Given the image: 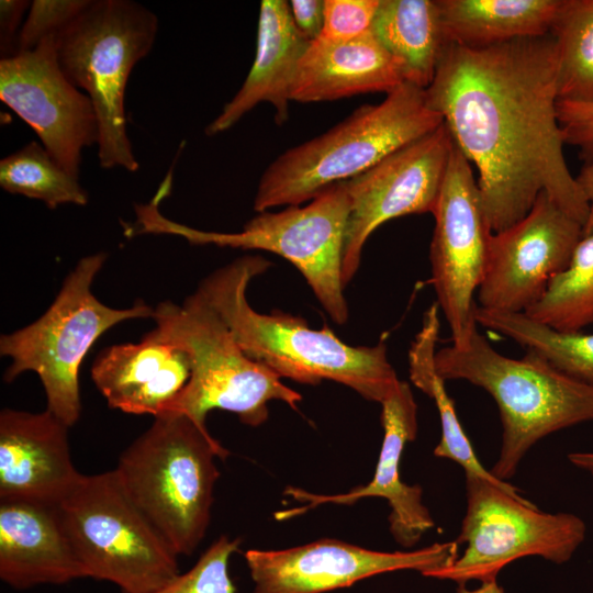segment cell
Returning <instances> with one entry per match:
<instances>
[{
  "mask_svg": "<svg viewBox=\"0 0 593 593\" xmlns=\"http://www.w3.org/2000/svg\"><path fill=\"white\" fill-rule=\"evenodd\" d=\"M435 369L446 380H465L495 401L502 444L491 473L512 478L527 451L546 436L593 421V387L564 374L544 357L526 350L522 358L497 353L479 332L465 348H441Z\"/></svg>",
  "mask_w": 593,
  "mask_h": 593,
  "instance_id": "5",
  "label": "cell"
},
{
  "mask_svg": "<svg viewBox=\"0 0 593 593\" xmlns=\"http://www.w3.org/2000/svg\"><path fill=\"white\" fill-rule=\"evenodd\" d=\"M0 186L12 194L43 201L47 208L86 205L88 193L42 144L31 142L0 160Z\"/></svg>",
  "mask_w": 593,
  "mask_h": 593,
  "instance_id": "29",
  "label": "cell"
},
{
  "mask_svg": "<svg viewBox=\"0 0 593 593\" xmlns=\"http://www.w3.org/2000/svg\"><path fill=\"white\" fill-rule=\"evenodd\" d=\"M289 7L299 31L310 42L317 40L324 24V0H292Z\"/></svg>",
  "mask_w": 593,
  "mask_h": 593,
  "instance_id": "35",
  "label": "cell"
},
{
  "mask_svg": "<svg viewBox=\"0 0 593 593\" xmlns=\"http://www.w3.org/2000/svg\"><path fill=\"white\" fill-rule=\"evenodd\" d=\"M86 578L153 593L180 572L178 555L131 501L114 470L82 474L57 504Z\"/></svg>",
  "mask_w": 593,
  "mask_h": 593,
  "instance_id": "10",
  "label": "cell"
},
{
  "mask_svg": "<svg viewBox=\"0 0 593 593\" xmlns=\"http://www.w3.org/2000/svg\"><path fill=\"white\" fill-rule=\"evenodd\" d=\"M456 593H504L497 581L482 582L477 589H468L466 584H459Z\"/></svg>",
  "mask_w": 593,
  "mask_h": 593,
  "instance_id": "38",
  "label": "cell"
},
{
  "mask_svg": "<svg viewBox=\"0 0 593 593\" xmlns=\"http://www.w3.org/2000/svg\"><path fill=\"white\" fill-rule=\"evenodd\" d=\"M568 460L577 468L593 477V452L578 451L568 455Z\"/></svg>",
  "mask_w": 593,
  "mask_h": 593,
  "instance_id": "37",
  "label": "cell"
},
{
  "mask_svg": "<svg viewBox=\"0 0 593 593\" xmlns=\"http://www.w3.org/2000/svg\"><path fill=\"white\" fill-rule=\"evenodd\" d=\"M68 428L47 409L0 412V501L60 503L81 475Z\"/></svg>",
  "mask_w": 593,
  "mask_h": 593,
  "instance_id": "18",
  "label": "cell"
},
{
  "mask_svg": "<svg viewBox=\"0 0 593 593\" xmlns=\"http://www.w3.org/2000/svg\"><path fill=\"white\" fill-rule=\"evenodd\" d=\"M438 305L434 303L424 314L423 325L409 351L410 378L415 387L434 400L438 410L441 436L434 455L455 461L467 474H474L496 484L508 482L495 478L479 461L462 428L445 380L435 369L436 345L439 335Z\"/></svg>",
  "mask_w": 593,
  "mask_h": 593,
  "instance_id": "25",
  "label": "cell"
},
{
  "mask_svg": "<svg viewBox=\"0 0 593 593\" xmlns=\"http://www.w3.org/2000/svg\"><path fill=\"white\" fill-rule=\"evenodd\" d=\"M0 100L68 174L79 177L82 149L98 145V120L90 98L61 70L55 35L0 59Z\"/></svg>",
  "mask_w": 593,
  "mask_h": 593,
  "instance_id": "15",
  "label": "cell"
},
{
  "mask_svg": "<svg viewBox=\"0 0 593 593\" xmlns=\"http://www.w3.org/2000/svg\"><path fill=\"white\" fill-rule=\"evenodd\" d=\"M433 215L432 283L452 345L465 348L478 332L474 293L484 275L493 232L472 165L455 143Z\"/></svg>",
  "mask_w": 593,
  "mask_h": 593,
  "instance_id": "12",
  "label": "cell"
},
{
  "mask_svg": "<svg viewBox=\"0 0 593 593\" xmlns=\"http://www.w3.org/2000/svg\"><path fill=\"white\" fill-rule=\"evenodd\" d=\"M562 0H437L445 42L483 47L549 34Z\"/></svg>",
  "mask_w": 593,
  "mask_h": 593,
  "instance_id": "23",
  "label": "cell"
},
{
  "mask_svg": "<svg viewBox=\"0 0 593 593\" xmlns=\"http://www.w3.org/2000/svg\"><path fill=\"white\" fill-rule=\"evenodd\" d=\"M582 237L583 225L540 192L523 219L492 234L478 305L525 313L569 266Z\"/></svg>",
  "mask_w": 593,
  "mask_h": 593,
  "instance_id": "14",
  "label": "cell"
},
{
  "mask_svg": "<svg viewBox=\"0 0 593 593\" xmlns=\"http://www.w3.org/2000/svg\"><path fill=\"white\" fill-rule=\"evenodd\" d=\"M90 0H34L21 26L18 52L33 49L43 38L56 35Z\"/></svg>",
  "mask_w": 593,
  "mask_h": 593,
  "instance_id": "31",
  "label": "cell"
},
{
  "mask_svg": "<svg viewBox=\"0 0 593 593\" xmlns=\"http://www.w3.org/2000/svg\"><path fill=\"white\" fill-rule=\"evenodd\" d=\"M558 67L550 33L483 47L443 46L427 101L475 166L493 233L523 219L540 192L585 225L589 204L563 154Z\"/></svg>",
  "mask_w": 593,
  "mask_h": 593,
  "instance_id": "1",
  "label": "cell"
},
{
  "mask_svg": "<svg viewBox=\"0 0 593 593\" xmlns=\"http://www.w3.org/2000/svg\"><path fill=\"white\" fill-rule=\"evenodd\" d=\"M157 30L156 14L138 2L90 0L55 35L61 70L94 108L98 158L104 169L139 168L127 135L125 89L134 66L152 51Z\"/></svg>",
  "mask_w": 593,
  "mask_h": 593,
  "instance_id": "6",
  "label": "cell"
},
{
  "mask_svg": "<svg viewBox=\"0 0 593 593\" xmlns=\"http://www.w3.org/2000/svg\"><path fill=\"white\" fill-rule=\"evenodd\" d=\"M477 324L544 357L564 374L593 387V334L564 333L525 313L485 310L477 305Z\"/></svg>",
  "mask_w": 593,
  "mask_h": 593,
  "instance_id": "26",
  "label": "cell"
},
{
  "mask_svg": "<svg viewBox=\"0 0 593 593\" xmlns=\"http://www.w3.org/2000/svg\"><path fill=\"white\" fill-rule=\"evenodd\" d=\"M557 115L564 144L578 147L585 163L593 161V102L558 100Z\"/></svg>",
  "mask_w": 593,
  "mask_h": 593,
  "instance_id": "33",
  "label": "cell"
},
{
  "mask_svg": "<svg viewBox=\"0 0 593 593\" xmlns=\"http://www.w3.org/2000/svg\"><path fill=\"white\" fill-rule=\"evenodd\" d=\"M371 33L401 64L405 82L429 87L445 44L437 0H380Z\"/></svg>",
  "mask_w": 593,
  "mask_h": 593,
  "instance_id": "24",
  "label": "cell"
},
{
  "mask_svg": "<svg viewBox=\"0 0 593 593\" xmlns=\"http://www.w3.org/2000/svg\"><path fill=\"white\" fill-rule=\"evenodd\" d=\"M153 318L191 361L190 380L167 413L184 414L206 426L208 413L220 409L235 413L246 425L259 426L269 416L270 401L298 410L301 394L246 356L227 325L197 291L181 305L159 303Z\"/></svg>",
  "mask_w": 593,
  "mask_h": 593,
  "instance_id": "9",
  "label": "cell"
},
{
  "mask_svg": "<svg viewBox=\"0 0 593 593\" xmlns=\"http://www.w3.org/2000/svg\"><path fill=\"white\" fill-rule=\"evenodd\" d=\"M269 267L261 256L239 257L204 278L197 292L227 325L245 355L278 377L311 385L332 380L368 401L387 399L400 380L383 340L350 346L326 326L314 329L300 316L254 310L247 288Z\"/></svg>",
  "mask_w": 593,
  "mask_h": 593,
  "instance_id": "2",
  "label": "cell"
},
{
  "mask_svg": "<svg viewBox=\"0 0 593 593\" xmlns=\"http://www.w3.org/2000/svg\"><path fill=\"white\" fill-rule=\"evenodd\" d=\"M403 82L401 64L370 31L345 42H310L298 64L290 100L307 103L389 93Z\"/></svg>",
  "mask_w": 593,
  "mask_h": 593,
  "instance_id": "22",
  "label": "cell"
},
{
  "mask_svg": "<svg viewBox=\"0 0 593 593\" xmlns=\"http://www.w3.org/2000/svg\"><path fill=\"white\" fill-rule=\"evenodd\" d=\"M458 549L457 540L410 552H384L321 539L282 550L249 549L244 556L253 593H325L400 570H416L425 577L452 563Z\"/></svg>",
  "mask_w": 593,
  "mask_h": 593,
  "instance_id": "16",
  "label": "cell"
},
{
  "mask_svg": "<svg viewBox=\"0 0 593 593\" xmlns=\"http://www.w3.org/2000/svg\"><path fill=\"white\" fill-rule=\"evenodd\" d=\"M153 424L119 457L113 469L123 490L178 556H190L210 524L220 475L215 458L228 451L206 426L180 413Z\"/></svg>",
  "mask_w": 593,
  "mask_h": 593,
  "instance_id": "4",
  "label": "cell"
},
{
  "mask_svg": "<svg viewBox=\"0 0 593 593\" xmlns=\"http://www.w3.org/2000/svg\"><path fill=\"white\" fill-rule=\"evenodd\" d=\"M467 508L457 542L462 555L425 577L467 584L494 581L511 562L538 556L561 564L583 542L584 521L571 513H547L523 497L514 485L496 484L465 473Z\"/></svg>",
  "mask_w": 593,
  "mask_h": 593,
  "instance_id": "11",
  "label": "cell"
},
{
  "mask_svg": "<svg viewBox=\"0 0 593 593\" xmlns=\"http://www.w3.org/2000/svg\"><path fill=\"white\" fill-rule=\"evenodd\" d=\"M550 34L558 51V100L593 102V0H562Z\"/></svg>",
  "mask_w": 593,
  "mask_h": 593,
  "instance_id": "28",
  "label": "cell"
},
{
  "mask_svg": "<svg viewBox=\"0 0 593 593\" xmlns=\"http://www.w3.org/2000/svg\"><path fill=\"white\" fill-rule=\"evenodd\" d=\"M525 314L564 333L581 332L593 323V234L582 237L569 266Z\"/></svg>",
  "mask_w": 593,
  "mask_h": 593,
  "instance_id": "27",
  "label": "cell"
},
{
  "mask_svg": "<svg viewBox=\"0 0 593 593\" xmlns=\"http://www.w3.org/2000/svg\"><path fill=\"white\" fill-rule=\"evenodd\" d=\"M86 578L57 505L0 501V579L16 590Z\"/></svg>",
  "mask_w": 593,
  "mask_h": 593,
  "instance_id": "20",
  "label": "cell"
},
{
  "mask_svg": "<svg viewBox=\"0 0 593 593\" xmlns=\"http://www.w3.org/2000/svg\"><path fill=\"white\" fill-rule=\"evenodd\" d=\"M589 204V215L583 227V236L593 234V161L585 163L575 177Z\"/></svg>",
  "mask_w": 593,
  "mask_h": 593,
  "instance_id": "36",
  "label": "cell"
},
{
  "mask_svg": "<svg viewBox=\"0 0 593 593\" xmlns=\"http://www.w3.org/2000/svg\"><path fill=\"white\" fill-rule=\"evenodd\" d=\"M452 143L443 123L345 181L350 212L342 268L344 288L359 268L366 242L380 225L409 214H433Z\"/></svg>",
  "mask_w": 593,
  "mask_h": 593,
  "instance_id": "13",
  "label": "cell"
},
{
  "mask_svg": "<svg viewBox=\"0 0 593 593\" xmlns=\"http://www.w3.org/2000/svg\"><path fill=\"white\" fill-rule=\"evenodd\" d=\"M191 377L187 351L158 327L138 343L102 350L91 379L111 409L157 417L170 411Z\"/></svg>",
  "mask_w": 593,
  "mask_h": 593,
  "instance_id": "19",
  "label": "cell"
},
{
  "mask_svg": "<svg viewBox=\"0 0 593 593\" xmlns=\"http://www.w3.org/2000/svg\"><path fill=\"white\" fill-rule=\"evenodd\" d=\"M163 195L136 206L139 233L172 234L191 244L260 249L289 260L336 324L349 316L342 280L350 201L344 182L335 183L304 206L260 212L239 233L203 232L175 223L158 211ZM135 224V225H136Z\"/></svg>",
  "mask_w": 593,
  "mask_h": 593,
  "instance_id": "7",
  "label": "cell"
},
{
  "mask_svg": "<svg viewBox=\"0 0 593 593\" xmlns=\"http://www.w3.org/2000/svg\"><path fill=\"white\" fill-rule=\"evenodd\" d=\"M380 0H324V24L317 40L345 42L371 31Z\"/></svg>",
  "mask_w": 593,
  "mask_h": 593,
  "instance_id": "32",
  "label": "cell"
},
{
  "mask_svg": "<svg viewBox=\"0 0 593 593\" xmlns=\"http://www.w3.org/2000/svg\"><path fill=\"white\" fill-rule=\"evenodd\" d=\"M239 544L238 538L220 536L192 568L153 593H237L228 574V560Z\"/></svg>",
  "mask_w": 593,
  "mask_h": 593,
  "instance_id": "30",
  "label": "cell"
},
{
  "mask_svg": "<svg viewBox=\"0 0 593 593\" xmlns=\"http://www.w3.org/2000/svg\"><path fill=\"white\" fill-rule=\"evenodd\" d=\"M31 5L25 0L0 1V51L1 58H7L18 53L19 26L25 10Z\"/></svg>",
  "mask_w": 593,
  "mask_h": 593,
  "instance_id": "34",
  "label": "cell"
},
{
  "mask_svg": "<svg viewBox=\"0 0 593 593\" xmlns=\"http://www.w3.org/2000/svg\"><path fill=\"white\" fill-rule=\"evenodd\" d=\"M380 404L384 434L372 480L348 493L333 495L289 486L284 493L306 504L278 513V519L298 516L321 504L350 505L362 497L377 496L388 501L391 510L390 532L403 547L414 546L435 526L428 508L423 504L422 488L409 485L400 478V461L405 444L414 440L417 433V405L410 384L400 380L394 391Z\"/></svg>",
  "mask_w": 593,
  "mask_h": 593,
  "instance_id": "17",
  "label": "cell"
},
{
  "mask_svg": "<svg viewBox=\"0 0 593 593\" xmlns=\"http://www.w3.org/2000/svg\"><path fill=\"white\" fill-rule=\"evenodd\" d=\"M105 259V253L81 258L40 318L0 338L1 356L11 359L3 380L10 383L23 372H35L46 409L68 427L80 416L79 368L96 340L118 323L154 314L142 301L113 309L94 296L91 286Z\"/></svg>",
  "mask_w": 593,
  "mask_h": 593,
  "instance_id": "8",
  "label": "cell"
},
{
  "mask_svg": "<svg viewBox=\"0 0 593 593\" xmlns=\"http://www.w3.org/2000/svg\"><path fill=\"white\" fill-rule=\"evenodd\" d=\"M444 123L426 89L403 82L325 133L279 155L262 172L254 210L300 205L347 181Z\"/></svg>",
  "mask_w": 593,
  "mask_h": 593,
  "instance_id": "3",
  "label": "cell"
},
{
  "mask_svg": "<svg viewBox=\"0 0 593 593\" xmlns=\"http://www.w3.org/2000/svg\"><path fill=\"white\" fill-rule=\"evenodd\" d=\"M309 44L293 22L289 2L261 1L251 68L240 89L205 127V134L213 136L230 130L262 102L273 107L277 124H283L289 118L296 67Z\"/></svg>",
  "mask_w": 593,
  "mask_h": 593,
  "instance_id": "21",
  "label": "cell"
}]
</instances>
